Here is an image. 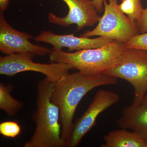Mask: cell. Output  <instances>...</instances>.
Listing matches in <instances>:
<instances>
[{
  "label": "cell",
  "mask_w": 147,
  "mask_h": 147,
  "mask_svg": "<svg viewBox=\"0 0 147 147\" xmlns=\"http://www.w3.org/2000/svg\"><path fill=\"white\" fill-rule=\"evenodd\" d=\"M117 82V78L104 73L92 75L79 71L67 74L55 83L50 98L59 110L61 138L65 144L72 130L76 108L82 98L95 88L114 85Z\"/></svg>",
  "instance_id": "1"
},
{
  "label": "cell",
  "mask_w": 147,
  "mask_h": 147,
  "mask_svg": "<svg viewBox=\"0 0 147 147\" xmlns=\"http://www.w3.org/2000/svg\"><path fill=\"white\" fill-rule=\"evenodd\" d=\"M55 83L45 77L37 84L36 110L32 116L36 127L24 147H65L61 138L59 110L51 100Z\"/></svg>",
  "instance_id": "2"
},
{
  "label": "cell",
  "mask_w": 147,
  "mask_h": 147,
  "mask_svg": "<svg viewBox=\"0 0 147 147\" xmlns=\"http://www.w3.org/2000/svg\"><path fill=\"white\" fill-rule=\"evenodd\" d=\"M125 43L115 40L97 48L86 49L74 53L52 49L50 54L51 63L69 65L72 68L88 74L104 73L112 67L126 49Z\"/></svg>",
  "instance_id": "3"
},
{
  "label": "cell",
  "mask_w": 147,
  "mask_h": 147,
  "mask_svg": "<svg viewBox=\"0 0 147 147\" xmlns=\"http://www.w3.org/2000/svg\"><path fill=\"white\" fill-rule=\"evenodd\" d=\"M104 73L130 83L134 89L131 105L142 104L147 93V51L126 48Z\"/></svg>",
  "instance_id": "4"
},
{
  "label": "cell",
  "mask_w": 147,
  "mask_h": 147,
  "mask_svg": "<svg viewBox=\"0 0 147 147\" xmlns=\"http://www.w3.org/2000/svg\"><path fill=\"white\" fill-rule=\"evenodd\" d=\"M108 1L109 3L106 0H103L104 13L96 27L80 36L90 38L99 36L126 43L139 33L136 23L121 10L118 0Z\"/></svg>",
  "instance_id": "5"
},
{
  "label": "cell",
  "mask_w": 147,
  "mask_h": 147,
  "mask_svg": "<svg viewBox=\"0 0 147 147\" xmlns=\"http://www.w3.org/2000/svg\"><path fill=\"white\" fill-rule=\"evenodd\" d=\"M34 55L21 53L0 57V74L12 76L26 71L38 72L45 75L51 82L56 83L73 69L69 65L60 63H41L33 61Z\"/></svg>",
  "instance_id": "6"
},
{
  "label": "cell",
  "mask_w": 147,
  "mask_h": 147,
  "mask_svg": "<svg viewBox=\"0 0 147 147\" xmlns=\"http://www.w3.org/2000/svg\"><path fill=\"white\" fill-rule=\"evenodd\" d=\"M119 100V96L115 92L105 90L98 91L86 112L74 123L65 147H77L85 135L94 126L99 115Z\"/></svg>",
  "instance_id": "7"
},
{
  "label": "cell",
  "mask_w": 147,
  "mask_h": 147,
  "mask_svg": "<svg viewBox=\"0 0 147 147\" xmlns=\"http://www.w3.org/2000/svg\"><path fill=\"white\" fill-rule=\"evenodd\" d=\"M32 35L13 28L6 20L3 12L0 11V50L7 55L31 53L43 56L50 54L52 50L33 44L29 39Z\"/></svg>",
  "instance_id": "8"
},
{
  "label": "cell",
  "mask_w": 147,
  "mask_h": 147,
  "mask_svg": "<svg viewBox=\"0 0 147 147\" xmlns=\"http://www.w3.org/2000/svg\"><path fill=\"white\" fill-rule=\"evenodd\" d=\"M62 1L68 6V13L64 17H60L50 12L47 18L51 24L64 27L76 24L78 31L86 27L92 26L99 21L100 16L92 0Z\"/></svg>",
  "instance_id": "9"
},
{
  "label": "cell",
  "mask_w": 147,
  "mask_h": 147,
  "mask_svg": "<svg viewBox=\"0 0 147 147\" xmlns=\"http://www.w3.org/2000/svg\"><path fill=\"white\" fill-rule=\"evenodd\" d=\"M37 42H44L53 46V49L62 50L63 47L68 48V52L97 48L115 41V40L100 36L94 38L75 36L71 34H55L50 31L43 30L34 38Z\"/></svg>",
  "instance_id": "10"
},
{
  "label": "cell",
  "mask_w": 147,
  "mask_h": 147,
  "mask_svg": "<svg viewBox=\"0 0 147 147\" xmlns=\"http://www.w3.org/2000/svg\"><path fill=\"white\" fill-rule=\"evenodd\" d=\"M117 124L121 128L129 129L136 132L147 144V105H131L124 108Z\"/></svg>",
  "instance_id": "11"
},
{
  "label": "cell",
  "mask_w": 147,
  "mask_h": 147,
  "mask_svg": "<svg viewBox=\"0 0 147 147\" xmlns=\"http://www.w3.org/2000/svg\"><path fill=\"white\" fill-rule=\"evenodd\" d=\"M105 143L101 147H147V144L140 135L125 128L109 132L103 137Z\"/></svg>",
  "instance_id": "12"
},
{
  "label": "cell",
  "mask_w": 147,
  "mask_h": 147,
  "mask_svg": "<svg viewBox=\"0 0 147 147\" xmlns=\"http://www.w3.org/2000/svg\"><path fill=\"white\" fill-rule=\"evenodd\" d=\"M13 90L11 84L5 85L3 83L0 84V109L10 117L15 116L24 106L23 102L11 95V92Z\"/></svg>",
  "instance_id": "13"
},
{
  "label": "cell",
  "mask_w": 147,
  "mask_h": 147,
  "mask_svg": "<svg viewBox=\"0 0 147 147\" xmlns=\"http://www.w3.org/2000/svg\"><path fill=\"white\" fill-rule=\"evenodd\" d=\"M21 132V127L16 122L7 121L0 123V133L4 137L14 138Z\"/></svg>",
  "instance_id": "14"
},
{
  "label": "cell",
  "mask_w": 147,
  "mask_h": 147,
  "mask_svg": "<svg viewBox=\"0 0 147 147\" xmlns=\"http://www.w3.org/2000/svg\"><path fill=\"white\" fill-rule=\"evenodd\" d=\"M127 48L141 49L147 51V32L138 34L125 43Z\"/></svg>",
  "instance_id": "15"
},
{
  "label": "cell",
  "mask_w": 147,
  "mask_h": 147,
  "mask_svg": "<svg viewBox=\"0 0 147 147\" xmlns=\"http://www.w3.org/2000/svg\"><path fill=\"white\" fill-rule=\"evenodd\" d=\"M136 24L139 33H143L147 32V7L143 10Z\"/></svg>",
  "instance_id": "16"
},
{
  "label": "cell",
  "mask_w": 147,
  "mask_h": 147,
  "mask_svg": "<svg viewBox=\"0 0 147 147\" xmlns=\"http://www.w3.org/2000/svg\"><path fill=\"white\" fill-rule=\"evenodd\" d=\"M97 12L102 13L103 11V0H92Z\"/></svg>",
  "instance_id": "17"
},
{
  "label": "cell",
  "mask_w": 147,
  "mask_h": 147,
  "mask_svg": "<svg viewBox=\"0 0 147 147\" xmlns=\"http://www.w3.org/2000/svg\"><path fill=\"white\" fill-rule=\"evenodd\" d=\"M10 0H0V11L3 12L8 7Z\"/></svg>",
  "instance_id": "18"
},
{
  "label": "cell",
  "mask_w": 147,
  "mask_h": 147,
  "mask_svg": "<svg viewBox=\"0 0 147 147\" xmlns=\"http://www.w3.org/2000/svg\"><path fill=\"white\" fill-rule=\"evenodd\" d=\"M142 103L147 105V93L145 95L144 99H143V101H142Z\"/></svg>",
  "instance_id": "19"
},
{
  "label": "cell",
  "mask_w": 147,
  "mask_h": 147,
  "mask_svg": "<svg viewBox=\"0 0 147 147\" xmlns=\"http://www.w3.org/2000/svg\"><path fill=\"white\" fill-rule=\"evenodd\" d=\"M23 1H26V0H23Z\"/></svg>",
  "instance_id": "20"
},
{
  "label": "cell",
  "mask_w": 147,
  "mask_h": 147,
  "mask_svg": "<svg viewBox=\"0 0 147 147\" xmlns=\"http://www.w3.org/2000/svg\"><path fill=\"white\" fill-rule=\"evenodd\" d=\"M121 1H123V0H121Z\"/></svg>",
  "instance_id": "21"
}]
</instances>
